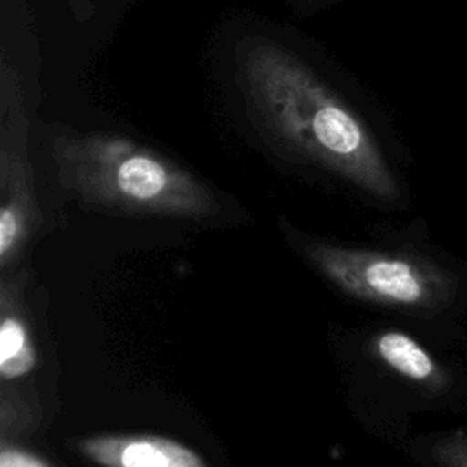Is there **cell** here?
Wrapping results in <instances>:
<instances>
[{
	"mask_svg": "<svg viewBox=\"0 0 467 467\" xmlns=\"http://www.w3.org/2000/svg\"><path fill=\"white\" fill-rule=\"evenodd\" d=\"M77 449L99 467H208L192 447L157 434H95Z\"/></svg>",
	"mask_w": 467,
	"mask_h": 467,
	"instance_id": "cell-5",
	"label": "cell"
},
{
	"mask_svg": "<svg viewBox=\"0 0 467 467\" xmlns=\"http://www.w3.org/2000/svg\"><path fill=\"white\" fill-rule=\"evenodd\" d=\"M237 57L246 108L275 148L376 199L400 197L398 181L363 119L305 60L268 38L246 40Z\"/></svg>",
	"mask_w": 467,
	"mask_h": 467,
	"instance_id": "cell-1",
	"label": "cell"
},
{
	"mask_svg": "<svg viewBox=\"0 0 467 467\" xmlns=\"http://www.w3.org/2000/svg\"><path fill=\"white\" fill-rule=\"evenodd\" d=\"M303 2H306V4H314V2H323V0H303Z\"/></svg>",
	"mask_w": 467,
	"mask_h": 467,
	"instance_id": "cell-11",
	"label": "cell"
},
{
	"mask_svg": "<svg viewBox=\"0 0 467 467\" xmlns=\"http://www.w3.org/2000/svg\"><path fill=\"white\" fill-rule=\"evenodd\" d=\"M301 257L347 296L361 301L431 310L449 301L452 283L436 265L414 254L350 248L299 237Z\"/></svg>",
	"mask_w": 467,
	"mask_h": 467,
	"instance_id": "cell-3",
	"label": "cell"
},
{
	"mask_svg": "<svg viewBox=\"0 0 467 467\" xmlns=\"http://www.w3.org/2000/svg\"><path fill=\"white\" fill-rule=\"evenodd\" d=\"M73 4H75V11H78V9H80V5H84V4H86V0H73Z\"/></svg>",
	"mask_w": 467,
	"mask_h": 467,
	"instance_id": "cell-10",
	"label": "cell"
},
{
	"mask_svg": "<svg viewBox=\"0 0 467 467\" xmlns=\"http://www.w3.org/2000/svg\"><path fill=\"white\" fill-rule=\"evenodd\" d=\"M27 274L7 272L0 279V378L2 387L27 378L36 365V348L24 303Z\"/></svg>",
	"mask_w": 467,
	"mask_h": 467,
	"instance_id": "cell-6",
	"label": "cell"
},
{
	"mask_svg": "<svg viewBox=\"0 0 467 467\" xmlns=\"http://www.w3.org/2000/svg\"><path fill=\"white\" fill-rule=\"evenodd\" d=\"M431 452L440 467H467V432L456 431L443 436Z\"/></svg>",
	"mask_w": 467,
	"mask_h": 467,
	"instance_id": "cell-8",
	"label": "cell"
},
{
	"mask_svg": "<svg viewBox=\"0 0 467 467\" xmlns=\"http://www.w3.org/2000/svg\"><path fill=\"white\" fill-rule=\"evenodd\" d=\"M24 80L7 49L0 57V270L20 261L42 224L29 157Z\"/></svg>",
	"mask_w": 467,
	"mask_h": 467,
	"instance_id": "cell-4",
	"label": "cell"
},
{
	"mask_svg": "<svg viewBox=\"0 0 467 467\" xmlns=\"http://www.w3.org/2000/svg\"><path fill=\"white\" fill-rule=\"evenodd\" d=\"M372 350L379 361L405 379L427 387H440L445 376L436 359L409 334L385 330L374 336Z\"/></svg>",
	"mask_w": 467,
	"mask_h": 467,
	"instance_id": "cell-7",
	"label": "cell"
},
{
	"mask_svg": "<svg viewBox=\"0 0 467 467\" xmlns=\"http://www.w3.org/2000/svg\"><path fill=\"white\" fill-rule=\"evenodd\" d=\"M0 467H51L38 454L26 451L9 440L2 438L0 441Z\"/></svg>",
	"mask_w": 467,
	"mask_h": 467,
	"instance_id": "cell-9",
	"label": "cell"
},
{
	"mask_svg": "<svg viewBox=\"0 0 467 467\" xmlns=\"http://www.w3.org/2000/svg\"><path fill=\"white\" fill-rule=\"evenodd\" d=\"M49 151L60 186L84 206L190 221L221 213L217 195L202 179L128 137L53 126Z\"/></svg>",
	"mask_w": 467,
	"mask_h": 467,
	"instance_id": "cell-2",
	"label": "cell"
}]
</instances>
